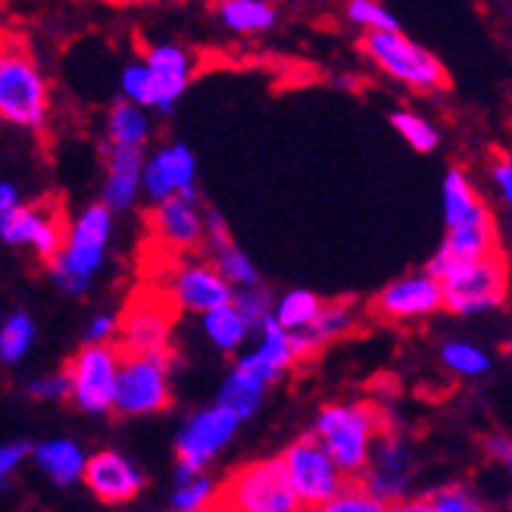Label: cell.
<instances>
[{"label":"cell","mask_w":512,"mask_h":512,"mask_svg":"<svg viewBox=\"0 0 512 512\" xmlns=\"http://www.w3.org/2000/svg\"><path fill=\"white\" fill-rule=\"evenodd\" d=\"M144 60L153 72V79H157V88H160V113H169L178 97H182L194 79V57L191 50H185L182 44H150L144 50Z\"/></svg>","instance_id":"obj_21"},{"label":"cell","mask_w":512,"mask_h":512,"mask_svg":"<svg viewBox=\"0 0 512 512\" xmlns=\"http://www.w3.org/2000/svg\"><path fill=\"white\" fill-rule=\"evenodd\" d=\"M310 431L347 475H360L369 466L372 450L381 438L378 413L366 403H328L316 413Z\"/></svg>","instance_id":"obj_6"},{"label":"cell","mask_w":512,"mask_h":512,"mask_svg":"<svg viewBox=\"0 0 512 512\" xmlns=\"http://www.w3.org/2000/svg\"><path fill=\"white\" fill-rule=\"evenodd\" d=\"M294 360H300L297 347H294V335L272 316L260 328V341L253 344L250 353H241L238 360H235V366H241L244 372L256 375V378L266 381L269 388H272V384L291 369Z\"/></svg>","instance_id":"obj_20"},{"label":"cell","mask_w":512,"mask_h":512,"mask_svg":"<svg viewBox=\"0 0 512 512\" xmlns=\"http://www.w3.org/2000/svg\"><path fill=\"white\" fill-rule=\"evenodd\" d=\"M119 325L122 319H116L113 313H97L88 319L85 325V344H110L119 341Z\"/></svg>","instance_id":"obj_44"},{"label":"cell","mask_w":512,"mask_h":512,"mask_svg":"<svg viewBox=\"0 0 512 512\" xmlns=\"http://www.w3.org/2000/svg\"><path fill=\"white\" fill-rule=\"evenodd\" d=\"M391 128L400 135V141L409 147V150H416V153H434L441 147V132H438V125H434L428 116L416 113V110H394L391 113Z\"/></svg>","instance_id":"obj_33"},{"label":"cell","mask_w":512,"mask_h":512,"mask_svg":"<svg viewBox=\"0 0 512 512\" xmlns=\"http://www.w3.org/2000/svg\"><path fill=\"white\" fill-rule=\"evenodd\" d=\"M219 509L235 512H297L303 509L285 456H266L235 469L219 484Z\"/></svg>","instance_id":"obj_5"},{"label":"cell","mask_w":512,"mask_h":512,"mask_svg":"<svg viewBox=\"0 0 512 512\" xmlns=\"http://www.w3.org/2000/svg\"><path fill=\"white\" fill-rule=\"evenodd\" d=\"M441 363L456 378H481L491 372V353L472 341H447L441 347Z\"/></svg>","instance_id":"obj_34"},{"label":"cell","mask_w":512,"mask_h":512,"mask_svg":"<svg viewBox=\"0 0 512 512\" xmlns=\"http://www.w3.org/2000/svg\"><path fill=\"white\" fill-rule=\"evenodd\" d=\"M494 253H503V247H500V232H497V222L491 213L484 219L447 228V235L431 260L434 263H459V260H484V256H494Z\"/></svg>","instance_id":"obj_22"},{"label":"cell","mask_w":512,"mask_h":512,"mask_svg":"<svg viewBox=\"0 0 512 512\" xmlns=\"http://www.w3.org/2000/svg\"><path fill=\"white\" fill-rule=\"evenodd\" d=\"M266 391H269L266 381H260L256 375L244 372L241 366H232V369L225 372L222 384H219L216 400L225 403V406H232L235 413L247 422L250 416L260 413V406L266 400Z\"/></svg>","instance_id":"obj_29"},{"label":"cell","mask_w":512,"mask_h":512,"mask_svg":"<svg viewBox=\"0 0 512 512\" xmlns=\"http://www.w3.org/2000/svg\"><path fill=\"white\" fill-rule=\"evenodd\" d=\"M363 57L384 75L409 91L434 94L447 88V69L428 47L406 38L400 29L394 32H366L360 41Z\"/></svg>","instance_id":"obj_4"},{"label":"cell","mask_w":512,"mask_h":512,"mask_svg":"<svg viewBox=\"0 0 512 512\" xmlns=\"http://www.w3.org/2000/svg\"><path fill=\"white\" fill-rule=\"evenodd\" d=\"M509 450H512L509 438H500V434H494V438H488V441H484V453H488V456H494V459H503V463H506Z\"/></svg>","instance_id":"obj_46"},{"label":"cell","mask_w":512,"mask_h":512,"mask_svg":"<svg viewBox=\"0 0 512 512\" xmlns=\"http://www.w3.org/2000/svg\"><path fill=\"white\" fill-rule=\"evenodd\" d=\"M428 269L444 285V310L453 316H481L500 310L509 297V266L506 256L494 253L484 260L459 263H428Z\"/></svg>","instance_id":"obj_3"},{"label":"cell","mask_w":512,"mask_h":512,"mask_svg":"<svg viewBox=\"0 0 512 512\" xmlns=\"http://www.w3.org/2000/svg\"><path fill=\"white\" fill-rule=\"evenodd\" d=\"M200 328H203V335H207V341L222 350V353H238L250 335V322L241 316V310L235 306V300H228L222 306H216V310L210 313H203L200 316Z\"/></svg>","instance_id":"obj_27"},{"label":"cell","mask_w":512,"mask_h":512,"mask_svg":"<svg viewBox=\"0 0 512 512\" xmlns=\"http://www.w3.org/2000/svg\"><path fill=\"white\" fill-rule=\"evenodd\" d=\"M100 4H110V7H135V4H147V0H100Z\"/></svg>","instance_id":"obj_47"},{"label":"cell","mask_w":512,"mask_h":512,"mask_svg":"<svg viewBox=\"0 0 512 512\" xmlns=\"http://www.w3.org/2000/svg\"><path fill=\"white\" fill-rule=\"evenodd\" d=\"M175 194L200 197L197 194V157L182 141L163 144L160 150H153L144 163V197L150 203H160Z\"/></svg>","instance_id":"obj_15"},{"label":"cell","mask_w":512,"mask_h":512,"mask_svg":"<svg viewBox=\"0 0 512 512\" xmlns=\"http://www.w3.org/2000/svg\"><path fill=\"white\" fill-rule=\"evenodd\" d=\"M506 466H509V472H512V450H509V456H506Z\"/></svg>","instance_id":"obj_49"},{"label":"cell","mask_w":512,"mask_h":512,"mask_svg":"<svg viewBox=\"0 0 512 512\" xmlns=\"http://www.w3.org/2000/svg\"><path fill=\"white\" fill-rule=\"evenodd\" d=\"M38 341V325L25 310H13L0 322V363L19 366Z\"/></svg>","instance_id":"obj_30"},{"label":"cell","mask_w":512,"mask_h":512,"mask_svg":"<svg viewBox=\"0 0 512 512\" xmlns=\"http://www.w3.org/2000/svg\"><path fill=\"white\" fill-rule=\"evenodd\" d=\"M69 222L54 200L44 203H19L16 210L0 213V241L7 247H29L47 263L57 256L66 241Z\"/></svg>","instance_id":"obj_11"},{"label":"cell","mask_w":512,"mask_h":512,"mask_svg":"<svg viewBox=\"0 0 512 512\" xmlns=\"http://www.w3.org/2000/svg\"><path fill=\"white\" fill-rule=\"evenodd\" d=\"M366 488L384 500V503H403L409 497V484H413V469H409V450L391 434H381L369 466L356 475Z\"/></svg>","instance_id":"obj_17"},{"label":"cell","mask_w":512,"mask_h":512,"mask_svg":"<svg viewBox=\"0 0 512 512\" xmlns=\"http://www.w3.org/2000/svg\"><path fill=\"white\" fill-rule=\"evenodd\" d=\"M384 509H388V503L378 500L363 481L344 484V488L325 506V512H384Z\"/></svg>","instance_id":"obj_40"},{"label":"cell","mask_w":512,"mask_h":512,"mask_svg":"<svg viewBox=\"0 0 512 512\" xmlns=\"http://www.w3.org/2000/svg\"><path fill=\"white\" fill-rule=\"evenodd\" d=\"M488 178H491V188H494L497 200L503 203L512 219V157H494L488 163Z\"/></svg>","instance_id":"obj_42"},{"label":"cell","mask_w":512,"mask_h":512,"mask_svg":"<svg viewBox=\"0 0 512 512\" xmlns=\"http://www.w3.org/2000/svg\"><path fill=\"white\" fill-rule=\"evenodd\" d=\"M344 13L356 29H363V32H394V29H400L397 16L384 4H378V0H347Z\"/></svg>","instance_id":"obj_38"},{"label":"cell","mask_w":512,"mask_h":512,"mask_svg":"<svg viewBox=\"0 0 512 512\" xmlns=\"http://www.w3.org/2000/svg\"><path fill=\"white\" fill-rule=\"evenodd\" d=\"M147 225L153 238L178 253L207 244V207H200V197L175 194L160 203H150Z\"/></svg>","instance_id":"obj_14"},{"label":"cell","mask_w":512,"mask_h":512,"mask_svg":"<svg viewBox=\"0 0 512 512\" xmlns=\"http://www.w3.org/2000/svg\"><path fill=\"white\" fill-rule=\"evenodd\" d=\"M235 306L241 310V316L250 322V328H256L260 331L269 319H272V313H275V297H272V291L263 285H247V288H235Z\"/></svg>","instance_id":"obj_37"},{"label":"cell","mask_w":512,"mask_h":512,"mask_svg":"<svg viewBox=\"0 0 512 512\" xmlns=\"http://www.w3.org/2000/svg\"><path fill=\"white\" fill-rule=\"evenodd\" d=\"M119 91L125 100H135V104H141L147 110L160 107V88H157V79H153L147 60H135L119 72Z\"/></svg>","instance_id":"obj_36"},{"label":"cell","mask_w":512,"mask_h":512,"mask_svg":"<svg viewBox=\"0 0 512 512\" xmlns=\"http://www.w3.org/2000/svg\"><path fill=\"white\" fill-rule=\"evenodd\" d=\"M144 163H147L144 147H122V144L107 147V172H104L100 200L113 213L132 210L138 197L144 194Z\"/></svg>","instance_id":"obj_19"},{"label":"cell","mask_w":512,"mask_h":512,"mask_svg":"<svg viewBox=\"0 0 512 512\" xmlns=\"http://www.w3.org/2000/svg\"><path fill=\"white\" fill-rule=\"evenodd\" d=\"M32 456H35V444H29V441H10V444H4V447H0V478L16 475Z\"/></svg>","instance_id":"obj_43"},{"label":"cell","mask_w":512,"mask_h":512,"mask_svg":"<svg viewBox=\"0 0 512 512\" xmlns=\"http://www.w3.org/2000/svg\"><path fill=\"white\" fill-rule=\"evenodd\" d=\"M172 372H175L172 350L125 353L113 413L125 419H138L166 409L172 400Z\"/></svg>","instance_id":"obj_7"},{"label":"cell","mask_w":512,"mask_h":512,"mask_svg":"<svg viewBox=\"0 0 512 512\" xmlns=\"http://www.w3.org/2000/svg\"><path fill=\"white\" fill-rule=\"evenodd\" d=\"M441 203H444V225L456 228V225H466L475 219L491 216L488 203L481 200L472 175L466 169H447L444 172V185H441Z\"/></svg>","instance_id":"obj_25"},{"label":"cell","mask_w":512,"mask_h":512,"mask_svg":"<svg viewBox=\"0 0 512 512\" xmlns=\"http://www.w3.org/2000/svg\"><path fill=\"white\" fill-rule=\"evenodd\" d=\"M19 203H25V200H22V194H19V188H16L13 182H0V213L16 210Z\"/></svg>","instance_id":"obj_45"},{"label":"cell","mask_w":512,"mask_h":512,"mask_svg":"<svg viewBox=\"0 0 512 512\" xmlns=\"http://www.w3.org/2000/svg\"><path fill=\"white\" fill-rule=\"evenodd\" d=\"M232 297H235V285L216 269L213 260L175 266L166 285V300L178 313H191V316L210 313Z\"/></svg>","instance_id":"obj_13"},{"label":"cell","mask_w":512,"mask_h":512,"mask_svg":"<svg viewBox=\"0 0 512 512\" xmlns=\"http://www.w3.org/2000/svg\"><path fill=\"white\" fill-rule=\"evenodd\" d=\"M113 210L104 200L88 203L66 228V241L57 256L47 260L50 281L69 297H85L107 263V247L113 238Z\"/></svg>","instance_id":"obj_1"},{"label":"cell","mask_w":512,"mask_h":512,"mask_svg":"<svg viewBox=\"0 0 512 512\" xmlns=\"http://www.w3.org/2000/svg\"><path fill=\"white\" fill-rule=\"evenodd\" d=\"M353 328H356V306H353V300H331V303L322 306L319 319L310 328L291 331L297 356H300V360H303V356H313L325 344L347 338Z\"/></svg>","instance_id":"obj_24"},{"label":"cell","mask_w":512,"mask_h":512,"mask_svg":"<svg viewBox=\"0 0 512 512\" xmlns=\"http://www.w3.org/2000/svg\"><path fill=\"white\" fill-rule=\"evenodd\" d=\"M125 350L119 341L110 344H85L79 353L66 363L69 384H72V403L88 416L113 413L116 403V384L122 372Z\"/></svg>","instance_id":"obj_9"},{"label":"cell","mask_w":512,"mask_h":512,"mask_svg":"<svg viewBox=\"0 0 512 512\" xmlns=\"http://www.w3.org/2000/svg\"><path fill=\"white\" fill-rule=\"evenodd\" d=\"M413 512H478L481 503L459 484H447V488L431 491L422 503H406Z\"/></svg>","instance_id":"obj_39"},{"label":"cell","mask_w":512,"mask_h":512,"mask_svg":"<svg viewBox=\"0 0 512 512\" xmlns=\"http://www.w3.org/2000/svg\"><path fill=\"white\" fill-rule=\"evenodd\" d=\"M47 116L50 88L38 60L19 38H7L0 54V119L22 132H41Z\"/></svg>","instance_id":"obj_2"},{"label":"cell","mask_w":512,"mask_h":512,"mask_svg":"<svg viewBox=\"0 0 512 512\" xmlns=\"http://www.w3.org/2000/svg\"><path fill=\"white\" fill-rule=\"evenodd\" d=\"M503 350H506V353L512 356V338H506V344H503Z\"/></svg>","instance_id":"obj_48"},{"label":"cell","mask_w":512,"mask_h":512,"mask_svg":"<svg viewBox=\"0 0 512 512\" xmlns=\"http://www.w3.org/2000/svg\"><path fill=\"white\" fill-rule=\"evenodd\" d=\"M375 316L388 322H422L444 310V285L431 269L406 272L388 281L372 300Z\"/></svg>","instance_id":"obj_12"},{"label":"cell","mask_w":512,"mask_h":512,"mask_svg":"<svg viewBox=\"0 0 512 512\" xmlns=\"http://www.w3.org/2000/svg\"><path fill=\"white\" fill-rule=\"evenodd\" d=\"M216 16L235 35H263L278 22L272 0H216Z\"/></svg>","instance_id":"obj_26"},{"label":"cell","mask_w":512,"mask_h":512,"mask_svg":"<svg viewBox=\"0 0 512 512\" xmlns=\"http://www.w3.org/2000/svg\"><path fill=\"white\" fill-rule=\"evenodd\" d=\"M322 306H325V300L319 294L306 291V288H291L281 297H275V313L272 316L288 331H303V328H310L319 319Z\"/></svg>","instance_id":"obj_32"},{"label":"cell","mask_w":512,"mask_h":512,"mask_svg":"<svg viewBox=\"0 0 512 512\" xmlns=\"http://www.w3.org/2000/svg\"><path fill=\"white\" fill-rule=\"evenodd\" d=\"M107 138L110 144H122V147H147V141L153 138L150 110L122 97L107 113Z\"/></svg>","instance_id":"obj_28"},{"label":"cell","mask_w":512,"mask_h":512,"mask_svg":"<svg viewBox=\"0 0 512 512\" xmlns=\"http://www.w3.org/2000/svg\"><path fill=\"white\" fill-rule=\"evenodd\" d=\"M216 503H219V484L207 472L175 481V491L169 497V509L175 512H203V509H213Z\"/></svg>","instance_id":"obj_35"},{"label":"cell","mask_w":512,"mask_h":512,"mask_svg":"<svg viewBox=\"0 0 512 512\" xmlns=\"http://www.w3.org/2000/svg\"><path fill=\"white\" fill-rule=\"evenodd\" d=\"M144 472L119 450H97L88 459L85 469V488L94 500L107 506H125L141 497L144 491Z\"/></svg>","instance_id":"obj_16"},{"label":"cell","mask_w":512,"mask_h":512,"mask_svg":"<svg viewBox=\"0 0 512 512\" xmlns=\"http://www.w3.org/2000/svg\"><path fill=\"white\" fill-rule=\"evenodd\" d=\"M25 394L38 403H57V400H69L72 397V384H69V372H47L38 375L25 384Z\"/></svg>","instance_id":"obj_41"},{"label":"cell","mask_w":512,"mask_h":512,"mask_svg":"<svg viewBox=\"0 0 512 512\" xmlns=\"http://www.w3.org/2000/svg\"><path fill=\"white\" fill-rule=\"evenodd\" d=\"M207 247H210V260L216 263V269L232 281L235 288L260 285V269H256V263L232 241V235L219 241H207Z\"/></svg>","instance_id":"obj_31"},{"label":"cell","mask_w":512,"mask_h":512,"mask_svg":"<svg viewBox=\"0 0 512 512\" xmlns=\"http://www.w3.org/2000/svg\"><path fill=\"white\" fill-rule=\"evenodd\" d=\"M281 456H285L291 484H294L303 509H325L331 503V497L347 484V472L338 466V459L328 453V447L313 431L291 441Z\"/></svg>","instance_id":"obj_10"},{"label":"cell","mask_w":512,"mask_h":512,"mask_svg":"<svg viewBox=\"0 0 512 512\" xmlns=\"http://www.w3.org/2000/svg\"><path fill=\"white\" fill-rule=\"evenodd\" d=\"M88 453L79 441L72 438H47L35 444V456L32 463L38 466V472L57 484V488H72V484L85 481V469H88Z\"/></svg>","instance_id":"obj_23"},{"label":"cell","mask_w":512,"mask_h":512,"mask_svg":"<svg viewBox=\"0 0 512 512\" xmlns=\"http://www.w3.org/2000/svg\"><path fill=\"white\" fill-rule=\"evenodd\" d=\"M241 422L244 419L235 409L219 400L213 406H203L197 413H191L175 434V481L207 472L213 459L235 441Z\"/></svg>","instance_id":"obj_8"},{"label":"cell","mask_w":512,"mask_h":512,"mask_svg":"<svg viewBox=\"0 0 512 512\" xmlns=\"http://www.w3.org/2000/svg\"><path fill=\"white\" fill-rule=\"evenodd\" d=\"M172 310L166 300H141L122 316L119 325V347L125 353H157L172 344Z\"/></svg>","instance_id":"obj_18"}]
</instances>
